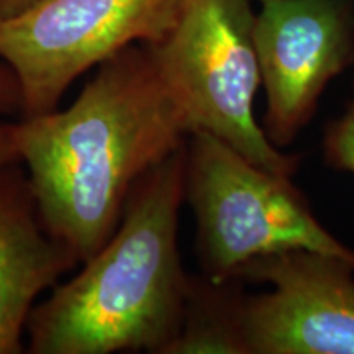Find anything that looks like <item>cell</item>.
Returning a JSON list of instances; mask_svg holds the SVG:
<instances>
[{
    "instance_id": "6da1fadb",
    "label": "cell",
    "mask_w": 354,
    "mask_h": 354,
    "mask_svg": "<svg viewBox=\"0 0 354 354\" xmlns=\"http://www.w3.org/2000/svg\"><path fill=\"white\" fill-rule=\"evenodd\" d=\"M189 133L145 43L99 64L68 109L15 123L39 216L79 264L112 236L136 183Z\"/></svg>"
},
{
    "instance_id": "7a4b0ae2",
    "label": "cell",
    "mask_w": 354,
    "mask_h": 354,
    "mask_svg": "<svg viewBox=\"0 0 354 354\" xmlns=\"http://www.w3.org/2000/svg\"><path fill=\"white\" fill-rule=\"evenodd\" d=\"M185 145L131 189L109 241L35 305L26 353L166 354L179 333L189 281L177 246Z\"/></svg>"
},
{
    "instance_id": "3957f363",
    "label": "cell",
    "mask_w": 354,
    "mask_h": 354,
    "mask_svg": "<svg viewBox=\"0 0 354 354\" xmlns=\"http://www.w3.org/2000/svg\"><path fill=\"white\" fill-rule=\"evenodd\" d=\"M185 201L197 225L202 274L236 279L250 261L287 250H310L354 266V250L336 240L290 177L253 165L205 131L185 141Z\"/></svg>"
},
{
    "instance_id": "277c9868",
    "label": "cell",
    "mask_w": 354,
    "mask_h": 354,
    "mask_svg": "<svg viewBox=\"0 0 354 354\" xmlns=\"http://www.w3.org/2000/svg\"><path fill=\"white\" fill-rule=\"evenodd\" d=\"M254 19L248 0H183L169 33L146 46L190 133H209L253 165L292 177L300 158L274 146L254 118Z\"/></svg>"
},
{
    "instance_id": "5b68a950",
    "label": "cell",
    "mask_w": 354,
    "mask_h": 354,
    "mask_svg": "<svg viewBox=\"0 0 354 354\" xmlns=\"http://www.w3.org/2000/svg\"><path fill=\"white\" fill-rule=\"evenodd\" d=\"M183 0H38L0 20V59L15 76L21 118L53 112L71 84L131 46L161 41Z\"/></svg>"
},
{
    "instance_id": "8992f818",
    "label": "cell",
    "mask_w": 354,
    "mask_h": 354,
    "mask_svg": "<svg viewBox=\"0 0 354 354\" xmlns=\"http://www.w3.org/2000/svg\"><path fill=\"white\" fill-rule=\"evenodd\" d=\"M238 281L271 290L243 294L241 354H354V266L336 256L287 250L246 263Z\"/></svg>"
},
{
    "instance_id": "52a82bcc",
    "label": "cell",
    "mask_w": 354,
    "mask_h": 354,
    "mask_svg": "<svg viewBox=\"0 0 354 354\" xmlns=\"http://www.w3.org/2000/svg\"><path fill=\"white\" fill-rule=\"evenodd\" d=\"M254 46L268 99L264 133L279 149L315 117L331 79L354 57L346 0H276L254 19Z\"/></svg>"
},
{
    "instance_id": "ba28073f",
    "label": "cell",
    "mask_w": 354,
    "mask_h": 354,
    "mask_svg": "<svg viewBox=\"0 0 354 354\" xmlns=\"http://www.w3.org/2000/svg\"><path fill=\"white\" fill-rule=\"evenodd\" d=\"M79 261L44 227L20 162L0 171V354L26 351L35 302Z\"/></svg>"
},
{
    "instance_id": "9c48e42d",
    "label": "cell",
    "mask_w": 354,
    "mask_h": 354,
    "mask_svg": "<svg viewBox=\"0 0 354 354\" xmlns=\"http://www.w3.org/2000/svg\"><path fill=\"white\" fill-rule=\"evenodd\" d=\"M241 299L238 279L215 282L205 276L190 277L180 330L166 354H241L238 338Z\"/></svg>"
},
{
    "instance_id": "30bf717a",
    "label": "cell",
    "mask_w": 354,
    "mask_h": 354,
    "mask_svg": "<svg viewBox=\"0 0 354 354\" xmlns=\"http://www.w3.org/2000/svg\"><path fill=\"white\" fill-rule=\"evenodd\" d=\"M323 154L326 165L335 169L351 172L354 176V95L346 112L326 125L323 136Z\"/></svg>"
},
{
    "instance_id": "8fae6325",
    "label": "cell",
    "mask_w": 354,
    "mask_h": 354,
    "mask_svg": "<svg viewBox=\"0 0 354 354\" xmlns=\"http://www.w3.org/2000/svg\"><path fill=\"white\" fill-rule=\"evenodd\" d=\"M21 113L20 87L10 68L0 64V115Z\"/></svg>"
},
{
    "instance_id": "7c38bea8",
    "label": "cell",
    "mask_w": 354,
    "mask_h": 354,
    "mask_svg": "<svg viewBox=\"0 0 354 354\" xmlns=\"http://www.w3.org/2000/svg\"><path fill=\"white\" fill-rule=\"evenodd\" d=\"M12 162H20L15 140V123L0 120V171Z\"/></svg>"
},
{
    "instance_id": "4fadbf2b",
    "label": "cell",
    "mask_w": 354,
    "mask_h": 354,
    "mask_svg": "<svg viewBox=\"0 0 354 354\" xmlns=\"http://www.w3.org/2000/svg\"><path fill=\"white\" fill-rule=\"evenodd\" d=\"M38 0H0V20H7L15 17L26 8H30Z\"/></svg>"
},
{
    "instance_id": "5bb4252c",
    "label": "cell",
    "mask_w": 354,
    "mask_h": 354,
    "mask_svg": "<svg viewBox=\"0 0 354 354\" xmlns=\"http://www.w3.org/2000/svg\"><path fill=\"white\" fill-rule=\"evenodd\" d=\"M259 2H263V3H268V2H276V0H259Z\"/></svg>"
}]
</instances>
